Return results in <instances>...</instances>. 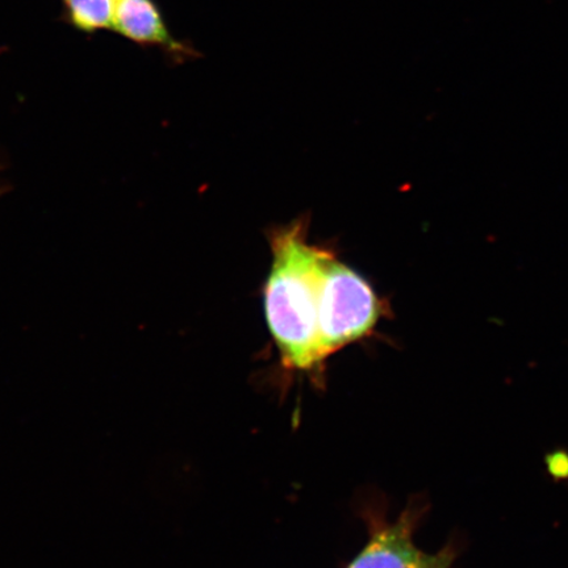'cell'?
I'll use <instances>...</instances> for the list:
<instances>
[{
  "instance_id": "obj_4",
  "label": "cell",
  "mask_w": 568,
  "mask_h": 568,
  "mask_svg": "<svg viewBox=\"0 0 568 568\" xmlns=\"http://www.w3.org/2000/svg\"><path fill=\"white\" fill-rule=\"evenodd\" d=\"M420 513L408 508L394 524L382 527L349 568H418L425 554L414 541Z\"/></svg>"
},
{
  "instance_id": "obj_3",
  "label": "cell",
  "mask_w": 568,
  "mask_h": 568,
  "mask_svg": "<svg viewBox=\"0 0 568 568\" xmlns=\"http://www.w3.org/2000/svg\"><path fill=\"white\" fill-rule=\"evenodd\" d=\"M113 32L141 48L159 49L174 62L197 59L199 51L176 39L155 0H119Z\"/></svg>"
},
{
  "instance_id": "obj_1",
  "label": "cell",
  "mask_w": 568,
  "mask_h": 568,
  "mask_svg": "<svg viewBox=\"0 0 568 568\" xmlns=\"http://www.w3.org/2000/svg\"><path fill=\"white\" fill-rule=\"evenodd\" d=\"M307 220H296L270 234L273 262L264 287L265 315L284 365L315 371L324 364L320 349V281L333 253L310 244Z\"/></svg>"
},
{
  "instance_id": "obj_5",
  "label": "cell",
  "mask_w": 568,
  "mask_h": 568,
  "mask_svg": "<svg viewBox=\"0 0 568 568\" xmlns=\"http://www.w3.org/2000/svg\"><path fill=\"white\" fill-rule=\"evenodd\" d=\"M118 3L119 0H62V20L88 34L112 31Z\"/></svg>"
},
{
  "instance_id": "obj_6",
  "label": "cell",
  "mask_w": 568,
  "mask_h": 568,
  "mask_svg": "<svg viewBox=\"0 0 568 568\" xmlns=\"http://www.w3.org/2000/svg\"><path fill=\"white\" fill-rule=\"evenodd\" d=\"M454 559H456V550H454L453 546H446V548L433 554V556H426L425 554L423 562L418 568H452Z\"/></svg>"
},
{
  "instance_id": "obj_2",
  "label": "cell",
  "mask_w": 568,
  "mask_h": 568,
  "mask_svg": "<svg viewBox=\"0 0 568 568\" xmlns=\"http://www.w3.org/2000/svg\"><path fill=\"white\" fill-rule=\"evenodd\" d=\"M387 314L388 305L372 284L332 253L320 281L318 333L324 359L372 335Z\"/></svg>"
}]
</instances>
